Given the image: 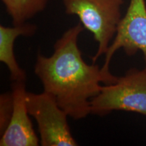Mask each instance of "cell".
I'll use <instances>...</instances> for the list:
<instances>
[{
	"label": "cell",
	"mask_w": 146,
	"mask_h": 146,
	"mask_svg": "<svg viewBox=\"0 0 146 146\" xmlns=\"http://www.w3.org/2000/svg\"><path fill=\"white\" fill-rule=\"evenodd\" d=\"M113 111L139 113L146 116V70L131 68L112 84L102 86L91 100L92 114L104 116Z\"/></svg>",
	"instance_id": "cell-3"
},
{
	"label": "cell",
	"mask_w": 146,
	"mask_h": 146,
	"mask_svg": "<svg viewBox=\"0 0 146 146\" xmlns=\"http://www.w3.org/2000/svg\"><path fill=\"white\" fill-rule=\"evenodd\" d=\"M36 31V25L25 23L12 27L0 26V61L6 65L13 81H26V72L22 69L14 55V43L20 36H30Z\"/></svg>",
	"instance_id": "cell-7"
},
{
	"label": "cell",
	"mask_w": 146,
	"mask_h": 146,
	"mask_svg": "<svg viewBox=\"0 0 146 146\" xmlns=\"http://www.w3.org/2000/svg\"><path fill=\"white\" fill-rule=\"evenodd\" d=\"M84 29L80 23L68 29L56 41L52 55H38L34 68L43 91L75 120L91 114V100L101 91L100 83L110 84L102 68L83 59L78 39Z\"/></svg>",
	"instance_id": "cell-1"
},
{
	"label": "cell",
	"mask_w": 146,
	"mask_h": 146,
	"mask_svg": "<svg viewBox=\"0 0 146 146\" xmlns=\"http://www.w3.org/2000/svg\"><path fill=\"white\" fill-rule=\"evenodd\" d=\"M65 12L76 15L84 28L94 35L98 43L96 54L91 58L96 64L108 50L122 19L121 9L124 0H62Z\"/></svg>",
	"instance_id": "cell-2"
},
{
	"label": "cell",
	"mask_w": 146,
	"mask_h": 146,
	"mask_svg": "<svg viewBox=\"0 0 146 146\" xmlns=\"http://www.w3.org/2000/svg\"><path fill=\"white\" fill-rule=\"evenodd\" d=\"M123 49L129 56L138 51L142 52L146 70V4L145 0H130L129 7L118 27L112 43L106 54L105 61L102 67L103 74L110 84L114 83L118 78L110 72V64L116 51Z\"/></svg>",
	"instance_id": "cell-5"
},
{
	"label": "cell",
	"mask_w": 146,
	"mask_h": 146,
	"mask_svg": "<svg viewBox=\"0 0 146 146\" xmlns=\"http://www.w3.org/2000/svg\"><path fill=\"white\" fill-rule=\"evenodd\" d=\"M26 102L29 114L37 123L42 146L78 145L69 127L68 115L54 97L45 91L38 94L27 92Z\"/></svg>",
	"instance_id": "cell-4"
},
{
	"label": "cell",
	"mask_w": 146,
	"mask_h": 146,
	"mask_svg": "<svg viewBox=\"0 0 146 146\" xmlns=\"http://www.w3.org/2000/svg\"><path fill=\"white\" fill-rule=\"evenodd\" d=\"M14 26L27 23L46 8L49 0H1Z\"/></svg>",
	"instance_id": "cell-8"
},
{
	"label": "cell",
	"mask_w": 146,
	"mask_h": 146,
	"mask_svg": "<svg viewBox=\"0 0 146 146\" xmlns=\"http://www.w3.org/2000/svg\"><path fill=\"white\" fill-rule=\"evenodd\" d=\"M25 81H13L12 94L14 109L6 129L1 134V146H37L39 140L27 109Z\"/></svg>",
	"instance_id": "cell-6"
},
{
	"label": "cell",
	"mask_w": 146,
	"mask_h": 146,
	"mask_svg": "<svg viewBox=\"0 0 146 146\" xmlns=\"http://www.w3.org/2000/svg\"><path fill=\"white\" fill-rule=\"evenodd\" d=\"M14 104L12 92L5 93L0 96V132L1 135L4 132L10 123Z\"/></svg>",
	"instance_id": "cell-9"
}]
</instances>
